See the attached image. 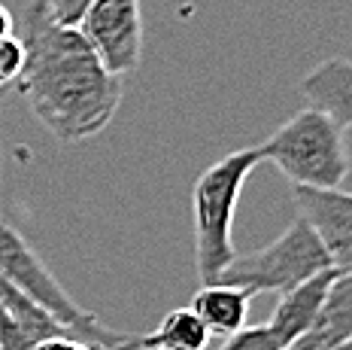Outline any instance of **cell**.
I'll return each mask as SVG.
<instances>
[{
  "mask_svg": "<svg viewBox=\"0 0 352 350\" xmlns=\"http://www.w3.org/2000/svg\"><path fill=\"white\" fill-rule=\"evenodd\" d=\"M212 335L192 308H176L152 332L131 338L134 350H210Z\"/></svg>",
  "mask_w": 352,
  "mask_h": 350,
  "instance_id": "7c38bea8",
  "label": "cell"
},
{
  "mask_svg": "<svg viewBox=\"0 0 352 350\" xmlns=\"http://www.w3.org/2000/svg\"><path fill=\"white\" fill-rule=\"evenodd\" d=\"M0 101H3V89H0Z\"/></svg>",
  "mask_w": 352,
  "mask_h": 350,
  "instance_id": "d6986e66",
  "label": "cell"
},
{
  "mask_svg": "<svg viewBox=\"0 0 352 350\" xmlns=\"http://www.w3.org/2000/svg\"><path fill=\"white\" fill-rule=\"evenodd\" d=\"M298 216L310 223L337 274L352 271V192L292 186Z\"/></svg>",
  "mask_w": 352,
  "mask_h": 350,
  "instance_id": "52a82bcc",
  "label": "cell"
},
{
  "mask_svg": "<svg viewBox=\"0 0 352 350\" xmlns=\"http://www.w3.org/2000/svg\"><path fill=\"white\" fill-rule=\"evenodd\" d=\"M310 107L328 113L340 128H352V58H328L300 79Z\"/></svg>",
  "mask_w": 352,
  "mask_h": 350,
  "instance_id": "30bf717a",
  "label": "cell"
},
{
  "mask_svg": "<svg viewBox=\"0 0 352 350\" xmlns=\"http://www.w3.org/2000/svg\"><path fill=\"white\" fill-rule=\"evenodd\" d=\"M0 277L28 296L34 305H40L49 317L67 329L76 341L88 347H122L128 344V335L109 329L94 313L82 311L67 296V289L58 283V277L43 265V259L31 250L25 238L19 235L6 220H0Z\"/></svg>",
  "mask_w": 352,
  "mask_h": 350,
  "instance_id": "277c9868",
  "label": "cell"
},
{
  "mask_svg": "<svg viewBox=\"0 0 352 350\" xmlns=\"http://www.w3.org/2000/svg\"><path fill=\"white\" fill-rule=\"evenodd\" d=\"M25 64L19 89L40 125L61 143L100 134L122 104V76H113L91 52L79 28L49 21L40 0L25 12Z\"/></svg>",
  "mask_w": 352,
  "mask_h": 350,
  "instance_id": "6da1fadb",
  "label": "cell"
},
{
  "mask_svg": "<svg viewBox=\"0 0 352 350\" xmlns=\"http://www.w3.org/2000/svg\"><path fill=\"white\" fill-rule=\"evenodd\" d=\"M328 350H352V338L343 341V344H337V347H328Z\"/></svg>",
  "mask_w": 352,
  "mask_h": 350,
  "instance_id": "e0dca14e",
  "label": "cell"
},
{
  "mask_svg": "<svg viewBox=\"0 0 352 350\" xmlns=\"http://www.w3.org/2000/svg\"><path fill=\"white\" fill-rule=\"evenodd\" d=\"M79 34L113 76H124L143 58L140 0H94L79 21Z\"/></svg>",
  "mask_w": 352,
  "mask_h": 350,
  "instance_id": "8992f818",
  "label": "cell"
},
{
  "mask_svg": "<svg viewBox=\"0 0 352 350\" xmlns=\"http://www.w3.org/2000/svg\"><path fill=\"white\" fill-rule=\"evenodd\" d=\"M216 350H285V347L274 335V329L267 323H261V326H243L240 332L228 335Z\"/></svg>",
  "mask_w": 352,
  "mask_h": 350,
  "instance_id": "4fadbf2b",
  "label": "cell"
},
{
  "mask_svg": "<svg viewBox=\"0 0 352 350\" xmlns=\"http://www.w3.org/2000/svg\"><path fill=\"white\" fill-rule=\"evenodd\" d=\"M261 162L283 171L292 186L340 189L349 174V156L343 128L316 107L292 113L258 147Z\"/></svg>",
  "mask_w": 352,
  "mask_h": 350,
  "instance_id": "3957f363",
  "label": "cell"
},
{
  "mask_svg": "<svg viewBox=\"0 0 352 350\" xmlns=\"http://www.w3.org/2000/svg\"><path fill=\"white\" fill-rule=\"evenodd\" d=\"M334 277H337V271L328 268V271L310 277V280L298 283L295 289H289V293L280 296V302H276L274 317L267 320V326L274 329L276 338L283 341L285 350L313 326V320H316V313L322 308V298H325Z\"/></svg>",
  "mask_w": 352,
  "mask_h": 350,
  "instance_id": "ba28073f",
  "label": "cell"
},
{
  "mask_svg": "<svg viewBox=\"0 0 352 350\" xmlns=\"http://www.w3.org/2000/svg\"><path fill=\"white\" fill-rule=\"evenodd\" d=\"M34 350H91V347L82 344V341H76V338H70V335H55V338L40 341Z\"/></svg>",
  "mask_w": 352,
  "mask_h": 350,
  "instance_id": "9a60e30c",
  "label": "cell"
},
{
  "mask_svg": "<svg viewBox=\"0 0 352 350\" xmlns=\"http://www.w3.org/2000/svg\"><path fill=\"white\" fill-rule=\"evenodd\" d=\"M249 302H252V296L237 287H228V283H204L192 298V311L207 326L210 335L228 338V335L240 332L246 326Z\"/></svg>",
  "mask_w": 352,
  "mask_h": 350,
  "instance_id": "8fae6325",
  "label": "cell"
},
{
  "mask_svg": "<svg viewBox=\"0 0 352 350\" xmlns=\"http://www.w3.org/2000/svg\"><path fill=\"white\" fill-rule=\"evenodd\" d=\"M12 34H16V19H12V12L6 10L3 3H0V40L12 37Z\"/></svg>",
  "mask_w": 352,
  "mask_h": 350,
  "instance_id": "2e32d148",
  "label": "cell"
},
{
  "mask_svg": "<svg viewBox=\"0 0 352 350\" xmlns=\"http://www.w3.org/2000/svg\"><path fill=\"white\" fill-rule=\"evenodd\" d=\"M261 165L258 147L228 152L212 162L192 186L195 265L201 283H216L234 262V214L249 174Z\"/></svg>",
  "mask_w": 352,
  "mask_h": 350,
  "instance_id": "7a4b0ae2",
  "label": "cell"
},
{
  "mask_svg": "<svg viewBox=\"0 0 352 350\" xmlns=\"http://www.w3.org/2000/svg\"><path fill=\"white\" fill-rule=\"evenodd\" d=\"M0 89H3V76H0Z\"/></svg>",
  "mask_w": 352,
  "mask_h": 350,
  "instance_id": "ac0fdd59",
  "label": "cell"
},
{
  "mask_svg": "<svg viewBox=\"0 0 352 350\" xmlns=\"http://www.w3.org/2000/svg\"><path fill=\"white\" fill-rule=\"evenodd\" d=\"M349 338H352V271H343L331 280L313 326L289 350H328Z\"/></svg>",
  "mask_w": 352,
  "mask_h": 350,
  "instance_id": "9c48e42d",
  "label": "cell"
},
{
  "mask_svg": "<svg viewBox=\"0 0 352 350\" xmlns=\"http://www.w3.org/2000/svg\"><path fill=\"white\" fill-rule=\"evenodd\" d=\"M40 3L46 10L49 21H55L61 28H79V21H82L94 0H40Z\"/></svg>",
  "mask_w": 352,
  "mask_h": 350,
  "instance_id": "5bb4252c",
  "label": "cell"
},
{
  "mask_svg": "<svg viewBox=\"0 0 352 350\" xmlns=\"http://www.w3.org/2000/svg\"><path fill=\"white\" fill-rule=\"evenodd\" d=\"M328 268H331V262H328L322 240L310 229V223L298 216L274 244L261 247L255 253H243V256L237 253L216 283H228V287H237L249 296H283L289 289H295L298 283L328 271Z\"/></svg>",
  "mask_w": 352,
  "mask_h": 350,
  "instance_id": "5b68a950",
  "label": "cell"
}]
</instances>
